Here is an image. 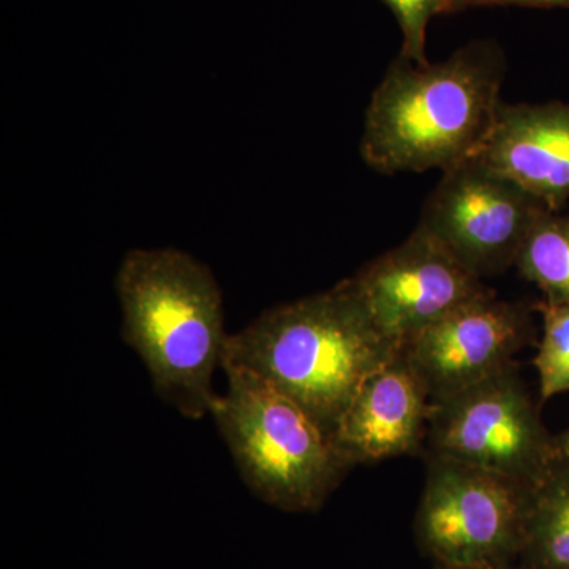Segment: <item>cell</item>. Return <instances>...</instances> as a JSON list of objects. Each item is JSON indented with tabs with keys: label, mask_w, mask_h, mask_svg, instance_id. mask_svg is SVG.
<instances>
[{
	"label": "cell",
	"mask_w": 569,
	"mask_h": 569,
	"mask_svg": "<svg viewBox=\"0 0 569 569\" xmlns=\"http://www.w3.org/2000/svg\"><path fill=\"white\" fill-rule=\"evenodd\" d=\"M399 350L346 279L321 293L264 310L228 336L222 367L263 378L335 438L367 378Z\"/></svg>",
	"instance_id": "obj_1"
},
{
	"label": "cell",
	"mask_w": 569,
	"mask_h": 569,
	"mask_svg": "<svg viewBox=\"0 0 569 569\" xmlns=\"http://www.w3.org/2000/svg\"><path fill=\"white\" fill-rule=\"evenodd\" d=\"M503 52L490 41H475L438 63L399 56L366 110V164L381 174L445 173L473 159L503 103Z\"/></svg>",
	"instance_id": "obj_2"
},
{
	"label": "cell",
	"mask_w": 569,
	"mask_h": 569,
	"mask_svg": "<svg viewBox=\"0 0 569 569\" xmlns=\"http://www.w3.org/2000/svg\"><path fill=\"white\" fill-rule=\"evenodd\" d=\"M122 337L153 391L183 418L211 413L213 373L228 336L223 295L209 266L174 247L132 249L116 274Z\"/></svg>",
	"instance_id": "obj_3"
},
{
	"label": "cell",
	"mask_w": 569,
	"mask_h": 569,
	"mask_svg": "<svg viewBox=\"0 0 569 569\" xmlns=\"http://www.w3.org/2000/svg\"><path fill=\"white\" fill-rule=\"evenodd\" d=\"M222 369L227 391L216 396L209 415L247 488L282 511H318L353 468L335 438L263 378Z\"/></svg>",
	"instance_id": "obj_4"
},
{
	"label": "cell",
	"mask_w": 569,
	"mask_h": 569,
	"mask_svg": "<svg viewBox=\"0 0 569 569\" xmlns=\"http://www.w3.org/2000/svg\"><path fill=\"white\" fill-rule=\"evenodd\" d=\"M529 486L427 452L425 489L415 516L418 546L436 563H518Z\"/></svg>",
	"instance_id": "obj_5"
},
{
	"label": "cell",
	"mask_w": 569,
	"mask_h": 569,
	"mask_svg": "<svg viewBox=\"0 0 569 569\" xmlns=\"http://www.w3.org/2000/svg\"><path fill=\"white\" fill-rule=\"evenodd\" d=\"M553 438L518 365L430 403L429 452L529 488L556 459Z\"/></svg>",
	"instance_id": "obj_6"
},
{
	"label": "cell",
	"mask_w": 569,
	"mask_h": 569,
	"mask_svg": "<svg viewBox=\"0 0 569 569\" xmlns=\"http://www.w3.org/2000/svg\"><path fill=\"white\" fill-rule=\"evenodd\" d=\"M548 211L518 183L470 159L445 171L418 228L482 280L516 266L523 242Z\"/></svg>",
	"instance_id": "obj_7"
},
{
	"label": "cell",
	"mask_w": 569,
	"mask_h": 569,
	"mask_svg": "<svg viewBox=\"0 0 569 569\" xmlns=\"http://www.w3.org/2000/svg\"><path fill=\"white\" fill-rule=\"evenodd\" d=\"M533 306L498 299L493 291L463 302L400 346L438 400L496 376L535 337Z\"/></svg>",
	"instance_id": "obj_8"
},
{
	"label": "cell",
	"mask_w": 569,
	"mask_h": 569,
	"mask_svg": "<svg viewBox=\"0 0 569 569\" xmlns=\"http://www.w3.org/2000/svg\"><path fill=\"white\" fill-rule=\"evenodd\" d=\"M350 280L380 331L399 346L489 290L418 227L402 244L367 263Z\"/></svg>",
	"instance_id": "obj_9"
},
{
	"label": "cell",
	"mask_w": 569,
	"mask_h": 569,
	"mask_svg": "<svg viewBox=\"0 0 569 569\" xmlns=\"http://www.w3.org/2000/svg\"><path fill=\"white\" fill-rule=\"evenodd\" d=\"M429 392L399 353L367 378L337 427L335 443L351 467L418 455L427 438Z\"/></svg>",
	"instance_id": "obj_10"
},
{
	"label": "cell",
	"mask_w": 569,
	"mask_h": 569,
	"mask_svg": "<svg viewBox=\"0 0 569 569\" xmlns=\"http://www.w3.org/2000/svg\"><path fill=\"white\" fill-rule=\"evenodd\" d=\"M473 159L559 212L569 200V102L501 103Z\"/></svg>",
	"instance_id": "obj_11"
},
{
	"label": "cell",
	"mask_w": 569,
	"mask_h": 569,
	"mask_svg": "<svg viewBox=\"0 0 569 569\" xmlns=\"http://www.w3.org/2000/svg\"><path fill=\"white\" fill-rule=\"evenodd\" d=\"M520 569H569V459L557 458L530 486Z\"/></svg>",
	"instance_id": "obj_12"
},
{
	"label": "cell",
	"mask_w": 569,
	"mask_h": 569,
	"mask_svg": "<svg viewBox=\"0 0 569 569\" xmlns=\"http://www.w3.org/2000/svg\"><path fill=\"white\" fill-rule=\"evenodd\" d=\"M516 266L523 279L537 284L546 301L569 302V216L542 213Z\"/></svg>",
	"instance_id": "obj_13"
},
{
	"label": "cell",
	"mask_w": 569,
	"mask_h": 569,
	"mask_svg": "<svg viewBox=\"0 0 569 569\" xmlns=\"http://www.w3.org/2000/svg\"><path fill=\"white\" fill-rule=\"evenodd\" d=\"M541 313L542 337L533 365L542 402L569 391V302H535Z\"/></svg>",
	"instance_id": "obj_14"
},
{
	"label": "cell",
	"mask_w": 569,
	"mask_h": 569,
	"mask_svg": "<svg viewBox=\"0 0 569 569\" xmlns=\"http://www.w3.org/2000/svg\"><path fill=\"white\" fill-rule=\"evenodd\" d=\"M395 13L402 32L400 56L426 63L427 28L436 14H443V0H383Z\"/></svg>",
	"instance_id": "obj_15"
},
{
	"label": "cell",
	"mask_w": 569,
	"mask_h": 569,
	"mask_svg": "<svg viewBox=\"0 0 569 569\" xmlns=\"http://www.w3.org/2000/svg\"><path fill=\"white\" fill-rule=\"evenodd\" d=\"M533 7V9H569V0H489L488 7Z\"/></svg>",
	"instance_id": "obj_16"
},
{
	"label": "cell",
	"mask_w": 569,
	"mask_h": 569,
	"mask_svg": "<svg viewBox=\"0 0 569 569\" xmlns=\"http://www.w3.org/2000/svg\"><path fill=\"white\" fill-rule=\"evenodd\" d=\"M489 0H443V13H456L470 7H488Z\"/></svg>",
	"instance_id": "obj_17"
},
{
	"label": "cell",
	"mask_w": 569,
	"mask_h": 569,
	"mask_svg": "<svg viewBox=\"0 0 569 569\" xmlns=\"http://www.w3.org/2000/svg\"><path fill=\"white\" fill-rule=\"evenodd\" d=\"M553 445H556L557 458L569 459V429L556 436Z\"/></svg>",
	"instance_id": "obj_18"
},
{
	"label": "cell",
	"mask_w": 569,
	"mask_h": 569,
	"mask_svg": "<svg viewBox=\"0 0 569 569\" xmlns=\"http://www.w3.org/2000/svg\"><path fill=\"white\" fill-rule=\"evenodd\" d=\"M436 569H520L512 565V567H489V565H445L436 563Z\"/></svg>",
	"instance_id": "obj_19"
}]
</instances>
